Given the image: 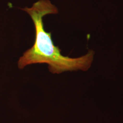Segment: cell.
Returning a JSON list of instances; mask_svg holds the SVG:
<instances>
[{"label":"cell","mask_w":123,"mask_h":123,"mask_svg":"<svg viewBox=\"0 0 123 123\" xmlns=\"http://www.w3.org/2000/svg\"><path fill=\"white\" fill-rule=\"evenodd\" d=\"M21 9L30 16L33 21L35 40L31 47L26 51L18 59V68L23 69L34 64H47L49 71L53 74L89 70L93 61L94 51L90 50L85 55L78 58L63 55L59 47L54 43L51 33L44 29V17L59 13L58 7L50 0H38L30 7Z\"/></svg>","instance_id":"1"}]
</instances>
